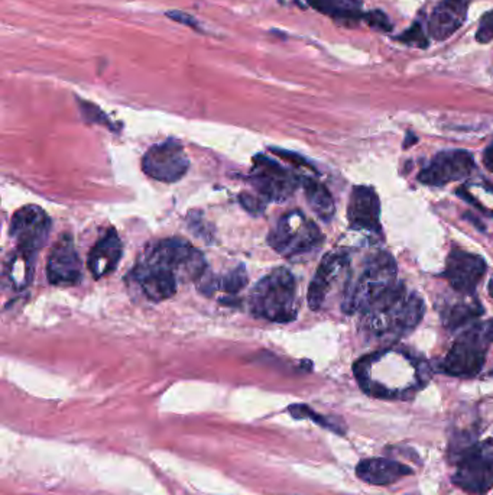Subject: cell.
I'll return each instance as SVG.
<instances>
[{
	"label": "cell",
	"mask_w": 493,
	"mask_h": 495,
	"mask_svg": "<svg viewBox=\"0 0 493 495\" xmlns=\"http://www.w3.org/2000/svg\"><path fill=\"white\" fill-rule=\"evenodd\" d=\"M253 316L274 323H288L298 314L297 281L293 272L277 269L260 278L249 297Z\"/></svg>",
	"instance_id": "obj_1"
},
{
	"label": "cell",
	"mask_w": 493,
	"mask_h": 495,
	"mask_svg": "<svg viewBox=\"0 0 493 495\" xmlns=\"http://www.w3.org/2000/svg\"><path fill=\"white\" fill-rule=\"evenodd\" d=\"M426 305L417 295H407L405 287L398 283L390 293L374 303L365 314L367 328L376 335H405L423 319Z\"/></svg>",
	"instance_id": "obj_2"
},
{
	"label": "cell",
	"mask_w": 493,
	"mask_h": 495,
	"mask_svg": "<svg viewBox=\"0 0 493 495\" xmlns=\"http://www.w3.org/2000/svg\"><path fill=\"white\" fill-rule=\"evenodd\" d=\"M398 267L390 253L381 252L367 261L365 269L345 291L341 309L348 314L366 313L374 303L397 286Z\"/></svg>",
	"instance_id": "obj_3"
},
{
	"label": "cell",
	"mask_w": 493,
	"mask_h": 495,
	"mask_svg": "<svg viewBox=\"0 0 493 495\" xmlns=\"http://www.w3.org/2000/svg\"><path fill=\"white\" fill-rule=\"evenodd\" d=\"M320 227L300 210H293L279 217L268 234V243L275 252L291 261L312 257L323 245Z\"/></svg>",
	"instance_id": "obj_4"
},
{
	"label": "cell",
	"mask_w": 493,
	"mask_h": 495,
	"mask_svg": "<svg viewBox=\"0 0 493 495\" xmlns=\"http://www.w3.org/2000/svg\"><path fill=\"white\" fill-rule=\"evenodd\" d=\"M453 482L473 495L486 494L493 488V439L475 443L460 451Z\"/></svg>",
	"instance_id": "obj_5"
},
{
	"label": "cell",
	"mask_w": 493,
	"mask_h": 495,
	"mask_svg": "<svg viewBox=\"0 0 493 495\" xmlns=\"http://www.w3.org/2000/svg\"><path fill=\"white\" fill-rule=\"evenodd\" d=\"M144 255L167 267L179 283L200 279L207 271L205 257L181 238H167L148 246Z\"/></svg>",
	"instance_id": "obj_6"
},
{
	"label": "cell",
	"mask_w": 493,
	"mask_h": 495,
	"mask_svg": "<svg viewBox=\"0 0 493 495\" xmlns=\"http://www.w3.org/2000/svg\"><path fill=\"white\" fill-rule=\"evenodd\" d=\"M51 227L48 215L40 206L28 205L16 210L11 220V238L16 252L37 260Z\"/></svg>",
	"instance_id": "obj_7"
},
{
	"label": "cell",
	"mask_w": 493,
	"mask_h": 495,
	"mask_svg": "<svg viewBox=\"0 0 493 495\" xmlns=\"http://www.w3.org/2000/svg\"><path fill=\"white\" fill-rule=\"evenodd\" d=\"M248 180L267 201L277 203L291 198L301 184V179L289 172L288 168L282 167L277 161L264 155L253 158L252 172Z\"/></svg>",
	"instance_id": "obj_8"
},
{
	"label": "cell",
	"mask_w": 493,
	"mask_h": 495,
	"mask_svg": "<svg viewBox=\"0 0 493 495\" xmlns=\"http://www.w3.org/2000/svg\"><path fill=\"white\" fill-rule=\"evenodd\" d=\"M489 342L485 340L478 326L464 331L457 339L442 364L443 373L447 376L471 378L482 371L485 365L486 350Z\"/></svg>",
	"instance_id": "obj_9"
},
{
	"label": "cell",
	"mask_w": 493,
	"mask_h": 495,
	"mask_svg": "<svg viewBox=\"0 0 493 495\" xmlns=\"http://www.w3.org/2000/svg\"><path fill=\"white\" fill-rule=\"evenodd\" d=\"M189 168V156L181 144L174 139H167L151 146L142 158L145 174L158 181H180Z\"/></svg>",
	"instance_id": "obj_10"
},
{
	"label": "cell",
	"mask_w": 493,
	"mask_h": 495,
	"mask_svg": "<svg viewBox=\"0 0 493 495\" xmlns=\"http://www.w3.org/2000/svg\"><path fill=\"white\" fill-rule=\"evenodd\" d=\"M475 170L473 155L463 149H450L434 156L430 164L419 172V181L426 186L443 187L453 181L468 179Z\"/></svg>",
	"instance_id": "obj_11"
},
{
	"label": "cell",
	"mask_w": 493,
	"mask_h": 495,
	"mask_svg": "<svg viewBox=\"0 0 493 495\" xmlns=\"http://www.w3.org/2000/svg\"><path fill=\"white\" fill-rule=\"evenodd\" d=\"M485 272L486 262L482 257L460 248L452 250L445 262V279L460 295H473Z\"/></svg>",
	"instance_id": "obj_12"
},
{
	"label": "cell",
	"mask_w": 493,
	"mask_h": 495,
	"mask_svg": "<svg viewBox=\"0 0 493 495\" xmlns=\"http://www.w3.org/2000/svg\"><path fill=\"white\" fill-rule=\"evenodd\" d=\"M47 276L52 286L60 287L75 286L82 279V262L71 234H61L52 245Z\"/></svg>",
	"instance_id": "obj_13"
},
{
	"label": "cell",
	"mask_w": 493,
	"mask_h": 495,
	"mask_svg": "<svg viewBox=\"0 0 493 495\" xmlns=\"http://www.w3.org/2000/svg\"><path fill=\"white\" fill-rule=\"evenodd\" d=\"M132 277L145 297L155 303L172 297L177 293L180 284L177 277L170 270L144 255L141 260H137Z\"/></svg>",
	"instance_id": "obj_14"
},
{
	"label": "cell",
	"mask_w": 493,
	"mask_h": 495,
	"mask_svg": "<svg viewBox=\"0 0 493 495\" xmlns=\"http://www.w3.org/2000/svg\"><path fill=\"white\" fill-rule=\"evenodd\" d=\"M348 219L355 231L381 232V203L374 189L357 186L350 194Z\"/></svg>",
	"instance_id": "obj_15"
},
{
	"label": "cell",
	"mask_w": 493,
	"mask_h": 495,
	"mask_svg": "<svg viewBox=\"0 0 493 495\" xmlns=\"http://www.w3.org/2000/svg\"><path fill=\"white\" fill-rule=\"evenodd\" d=\"M348 267H349V257L343 252L327 253L321 260L308 288V305L313 310L321 309L331 287L338 281L341 272L348 270Z\"/></svg>",
	"instance_id": "obj_16"
},
{
	"label": "cell",
	"mask_w": 493,
	"mask_h": 495,
	"mask_svg": "<svg viewBox=\"0 0 493 495\" xmlns=\"http://www.w3.org/2000/svg\"><path fill=\"white\" fill-rule=\"evenodd\" d=\"M471 0H442L428 21V34L436 41H445L462 28L468 18Z\"/></svg>",
	"instance_id": "obj_17"
},
{
	"label": "cell",
	"mask_w": 493,
	"mask_h": 495,
	"mask_svg": "<svg viewBox=\"0 0 493 495\" xmlns=\"http://www.w3.org/2000/svg\"><path fill=\"white\" fill-rule=\"evenodd\" d=\"M122 251L119 234L115 229H109L90 250L87 267L92 276L99 279L115 271L122 258Z\"/></svg>",
	"instance_id": "obj_18"
},
{
	"label": "cell",
	"mask_w": 493,
	"mask_h": 495,
	"mask_svg": "<svg viewBox=\"0 0 493 495\" xmlns=\"http://www.w3.org/2000/svg\"><path fill=\"white\" fill-rule=\"evenodd\" d=\"M411 468L401 462L391 461V459L371 458L364 459L357 466V477L365 481L366 484L383 485L395 484L401 478L412 475Z\"/></svg>",
	"instance_id": "obj_19"
},
{
	"label": "cell",
	"mask_w": 493,
	"mask_h": 495,
	"mask_svg": "<svg viewBox=\"0 0 493 495\" xmlns=\"http://www.w3.org/2000/svg\"><path fill=\"white\" fill-rule=\"evenodd\" d=\"M307 4L343 25H357L364 16L362 0H307Z\"/></svg>",
	"instance_id": "obj_20"
},
{
	"label": "cell",
	"mask_w": 493,
	"mask_h": 495,
	"mask_svg": "<svg viewBox=\"0 0 493 495\" xmlns=\"http://www.w3.org/2000/svg\"><path fill=\"white\" fill-rule=\"evenodd\" d=\"M301 184L304 187L305 198L313 212L323 222H330L336 213V206L330 191L327 190L324 184L310 177L301 179Z\"/></svg>",
	"instance_id": "obj_21"
},
{
	"label": "cell",
	"mask_w": 493,
	"mask_h": 495,
	"mask_svg": "<svg viewBox=\"0 0 493 495\" xmlns=\"http://www.w3.org/2000/svg\"><path fill=\"white\" fill-rule=\"evenodd\" d=\"M200 281V290L207 295H212L216 290L224 291L227 295H236L248 283V274H246L245 265H239L219 278L210 276L206 271Z\"/></svg>",
	"instance_id": "obj_22"
},
{
	"label": "cell",
	"mask_w": 493,
	"mask_h": 495,
	"mask_svg": "<svg viewBox=\"0 0 493 495\" xmlns=\"http://www.w3.org/2000/svg\"><path fill=\"white\" fill-rule=\"evenodd\" d=\"M482 314L483 307L478 300L454 303V305L445 307V313H443V323L445 328L453 331L463 328Z\"/></svg>",
	"instance_id": "obj_23"
},
{
	"label": "cell",
	"mask_w": 493,
	"mask_h": 495,
	"mask_svg": "<svg viewBox=\"0 0 493 495\" xmlns=\"http://www.w3.org/2000/svg\"><path fill=\"white\" fill-rule=\"evenodd\" d=\"M37 260L26 257L22 253L13 251L9 260L4 264V277L8 278L11 286L15 290H22L31 283L34 276V267Z\"/></svg>",
	"instance_id": "obj_24"
},
{
	"label": "cell",
	"mask_w": 493,
	"mask_h": 495,
	"mask_svg": "<svg viewBox=\"0 0 493 495\" xmlns=\"http://www.w3.org/2000/svg\"><path fill=\"white\" fill-rule=\"evenodd\" d=\"M288 410L289 413L293 414V417H295V419H310V420L314 421L317 425L330 429L333 432L343 433L340 426L336 425L333 421L327 420L326 417L315 413V411H313L310 407L304 406V404H295V406L289 407Z\"/></svg>",
	"instance_id": "obj_25"
},
{
	"label": "cell",
	"mask_w": 493,
	"mask_h": 495,
	"mask_svg": "<svg viewBox=\"0 0 493 495\" xmlns=\"http://www.w3.org/2000/svg\"><path fill=\"white\" fill-rule=\"evenodd\" d=\"M395 40L402 42V44L409 45V47H418V49H428V45H430L428 38L424 34L421 22L414 23L411 28L405 31L404 34H401L400 37L395 38Z\"/></svg>",
	"instance_id": "obj_26"
},
{
	"label": "cell",
	"mask_w": 493,
	"mask_h": 495,
	"mask_svg": "<svg viewBox=\"0 0 493 495\" xmlns=\"http://www.w3.org/2000/svg\"><path fill=\"white\" fill-rule=\"evenodd\" d=\"M362 19H364L367 25L374 28V30L386 32V34H388V32H392V23H391L390 18H388L383 11H379V9L366 12V13H364V16H362Z\"/></svg>",
	"instance_id": "obj_27"
},
{
	"label": "cell",
	"mask_w": 493,
	"mask_h": 495,
	"mask_svg": "<svg viewBox=\"0 0 493 495\" xmlns=\"http://www.w3.org/2000/svg\"><path fill=\"white\" fill-rule=\"evenodd\" d=\"M78 106H80V110H82L85 119L89 120V122L101 123V125H106V127L110 128L108 116L104 115L101 109L97 108L96 104L78 99Z\"/></svg>",
	"instance_id": "obj_28"
},
{
	"label": "cell",
	"mask_w": 493,
	"mask_h": 495,
	"mask_svg": "<svg viewBox=\"0 0 493 495\" xmlns=\"http://www.w3.org/2000/svg\"><path fill=\"white\" fill-rule=\"evenodd\" d=\"M476 41L480 44L493 41V11L488 12L480 19L478 31H476Z\"/></svg>",
	"instance_id": "obj_29"
},
{
	"label": "cell",
	"mask_w": 493,
	"mask_h": 495,
	"mask_svg": "<svg viewBox=\"0 0 493 495\" xmlns=\"http://www.w3.org/2000/svg\"><path fill=\"white\" fill-rule=\"evenodd\" d=\"M167 16L172 19L174 22L182 23V25L189 26V28H194V30L198 28V21H196L193 16L187 15L184 12L170 11L167 12Z\"/></svg>",
	"instance_id": "obj_30"
},
{
	"label": "cell",
	"mask_w": 493,
	"mask_h": 495,
	"mask_svg": "<svg viewBox=\"0 0 493 495\" xmlns=\"http://www.w3.org/2000/svg\"><path fill=\"white\" fill-rule=\"evenodd\" d=\"M478 329L480 331V335L485 338V340H488L489 343L493 342V319L478 324Z\"/></svg>",
	"instance_id": "obj_31"
},
{
	"label": "cell",
	"mask_w": 493,
	"mask_h": 495,
	"mask_svg": "<svg viewBox=\"0 0 493 495\" xmlns=\"http://www.w3.org/2000/svg\"><path fill=\"white\" fill-rule=\"evenodd\" d=\"M483 164L490 172H493V144L488 146L483 153Z\"/></svg>",
	"instance_id": "obj_32"
},
{
	"label": "cell",
	"mask_w": 493,
	"mask_h": 495,
	"mask_svg": "<svg viewBox=\"0 0 493 495\" xmlns=\"http://www.w3.org/2000/svg\"><path fill=\"white\" fill-rule=\"evenodd\" d=\"M488 290H489V295L493 297V278L490 279L489 286H488Z\"/></svg>",
	"instance_id": "obj_33"
},
{
	"label": "cell",
	"mask_w": 493,
	"mask_h": 495,
	"mask_svg": "<svg viewBox=\"0 0 493 495\" xmlns=\"http://www.w3.org/2000/svg\"><path fill=\"white\" fill-rule=\"evenodd\" d=\"M490 376H492V378H493V371H492V373H490Z\"/></svg>",
	"instance_id": "obj_34"
}]
</instances>
